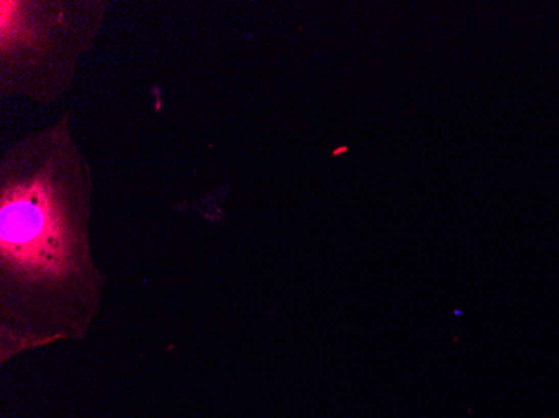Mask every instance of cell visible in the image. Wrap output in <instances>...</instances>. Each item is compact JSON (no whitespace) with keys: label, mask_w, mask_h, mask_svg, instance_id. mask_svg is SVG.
Returning a JSON list of instances; mask_svg holds the SVG:
<instances>
[{"label":"cell","mask_w":559,"mask_h":418,"mask_svg":"<svg viewBox=\"0 0 559 418\" xmlns=\"http://www.w3.org/2000/svg\"><path fill=\"white\" fill-rule=\"evenodd\" d=\"M5 288L20 293L39 323L52 331L81 328V305L96 303L84 246L40 184L20 187L2 206Z\"/></svg>","instance_id":"6da1fadb"}]
</instances>
